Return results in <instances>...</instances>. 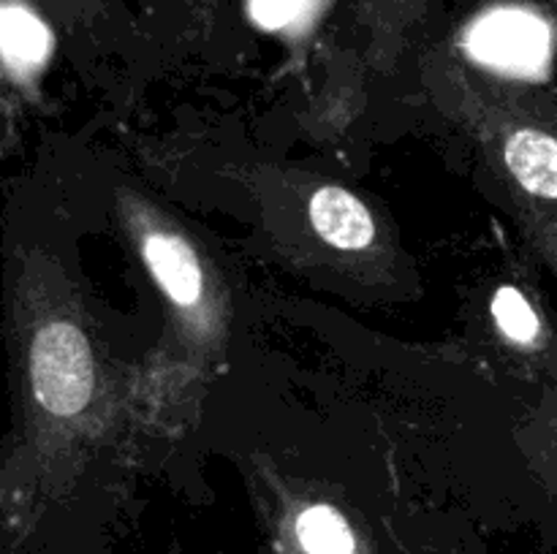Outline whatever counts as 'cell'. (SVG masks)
<instances>
[{
	"label": "cell",
	"instance_id": "6da1fadb",
	"mask_svg": "<svg viewBox=\"0 0 557 554\" xmlns=\"http://www.w3.org/2000/svg\"><path fill=\"white\" fill-rule=\"evenodd\" d=\"M30 380L36 400L52 416L85 411L96 383L87 337L63 320L44 326L30 348Z\"/></svg>",
	"mask_w": 557,
	"mask_h": 554
},
{
	"label": "cell",
	"instance_id": "3957f363",
	"mask_svg": "<svg viewBox=\"0 0 557 554\" xmlns=\"http://www.w3.org/2000/svg\"><path fill=\"white\" fill-rule=\"evenodd\" d=\"M310 221H313L315 234L332 248L362 250L375 237V223L368 206L357 196L335 185L315 190L310 201Z\"/></svg>",
	"mask_w": 557,
	"mask_h": 554
},
{
	"label": "cell",
	"instance_id": "8992f818",
	"mask_svg": "<svg viewBox=\"0 0 557 554\" xmlns=\"http://www.w3.org/2000/svg\"><path fill=\"white\" fill-rule=\"evenodd\" d=\"M0 43H3V58L9 68L22 74L47 60L52 36L36 14L9 3L3 5V14H0Z\"/></svg>",
	"mask_w": 557,
	"mask_h": 554
},
{
	"label": "cell",
	"instance_id": "7a4b0ae2",
	"mask_svg": "<svg viewBox=\"0 0 557 554\" xmlns=\"http://www.w3.org/2000/svg\"><path fill=\"white\" fill-rule=\"evenodd\" d=\"M468 49L484 65L506 71V74L536 76L547 68L549 27L528 11H495L468 33Z\"/></svg>",
	"mask_w": 557,
	"mask_h": 554
},
{
	"label": "cell",
	"instance_id": "52a82bcc",
	"mask_svg": "<svg viewBox=\"0 0 557 554\" xmlns=\"http://www.w3.org/2000/svg\"><path fill=\"white\" fill-rule=\"evenodd\" d=\"M493 315L498 320V329L509 337L511 342H520V345H531L539 340V324L536 310L531 307V302L525 299V293L517 291L515 286H504L493 299Z\"/></svg>",
	"mask_w": 557,
	"mask_h": 554
},
{
	"label": "cell",
	"instance_id": "5b68a950",
	"mask_svg": "<svg viewBox=\"0 0 557 554\" xmlns=\"http://www.w3.org/2000/svg\"><path fill=\"white\" fill-rule=\"evenodd\" d=\"M506 166L528 193L557 201V139L536 128H520L506 141Z\"/></svg>",
	"mask_w": 557,
	"mask_h": 554
},
{
	"label": "cell",
	"instance_id": "277c9868",
	"mask_svg": "<svg viewBox=\"0 0 557 554\" xmlns=\"http://www.w3.org/2000/svg\"><path fill=\"white\" fill-rule=\"evenodd\" d=\"M145 261L158 286L180 307H194L201 299V266L194 250L174 234L152 231L145 239Z\"/></svg>",
	"mask_w": 557,
	"mask_h": 554
},
{
	"label": "cell",
	"instance_id": "ba28073f",
	"mask_svg": "<svg viewBox=\"0 0 557 554\" xmlns=\"http://www.w3.org/2000/svg\"><path fill=\"white\" fill-rule=\"evenodd\" d=\"M308 0H250L253 20L264 27H283L305 9Z\"/></svg>",
	"mask_w": 557,
	"mask_h": 554
}]
</instances>
